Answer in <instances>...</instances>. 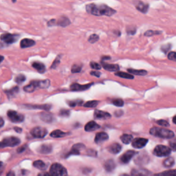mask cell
Returning a JSON list of instances; mask_svg holds the SVG:
<instances>
[{"mask_svg":"<svg viewBox=\"0 0 176 176\" xmlns=\"http://www.w3.org/2000/svg\"><path fill=\"white\" fill-rule=\"evenodd\" d=\"M86 12L94 16L112 17L116 13V10L106 4H96L91 3L86 5Z\"/></svg>","mask_w":176,"mask_h":176,"instance_id":"cell-1","label":"cell"},{"mask_svg":"<svg viewBox=\"0 0 176 176\" xmlns=\"http://www.w3.org/2000/svg\"><path fill=\"white\" fill-rule=\"evenodd\" d=\"M26 77L23 74H19L18 76H17L16 78H15V82L17 83L18 84H21L24 82L26 81Z\"/></svg>","mask_w":176,"mask_h":176,"instance_id":"cell-39","label":"cell"},{"mask_svg":"<svg viewBox=\"0 0 176 176\" xmlns=\"http://www.w3.org/2000/svg\"><path fill=\"white\" fill-rule=\"evenodd\" d=\"M151 174V172H149L148 170L143 169H133L131 171V175H147Z\"/></svg>","mask_w":176,"mask_h":176,"instance_id":"cell-27","label":"cell"},{"mask_svg":"<svg viewBox=\"0 0 176 176\" xmlns=\"http://www.w3.org/2000/svg\"><path fill=\"white\" fill-rule=\"evenodd\" d=\"M85 148V146L81 143L74 144L72 149H71V151L67 154L66 157L71 156V155H78H78H80L81 154V151L83 150V149H84Z\"/></svg>","mask_w":176,"mask_h":176,"instance_id":"cell-12","label":"cell"},{"mask_svg":"<svg viewBox=\"0 0 176 176\" xmlns=\"http://www.w3.org/2000/svg\"><path fill=\"white\" fill-rule=\"evenodd\" d=\"M19 36L20 35H17V34L4 33L1 35V40L6 44L10 45V44L15 43L19 38Z\"/></svg>","mask_w":176,"mask_h":176,"instance_id":"cell-6","label":"cell"},{"mask_svg":"<svg viewBox=\"0 0 176 176\" xmlns=\"http://www.w3.org/2000/svg\"><path fill=\"white\" fill-rule=\"evenodd\" d=\"M157 175H176V170H170L167 171L165 172H162L160 173H157Z\"/></svg>","mask_w":176,"mask_h":176,"instance_id":"cell-43","label":"cell"},{"mask_svg":"<svg viewBox=\"0 0 176 176\" xmlns=\"http://www.w3.org/2000/svg\"><path fill=\"white\" fill-rule=\"evenodd\" d=\"M112 103L116 107H123V105H124V101L120 98L114 99V101H112Z\"/></svg>","mask_w":176,"mask_h":176,"instance_id":"cell-40","label":"cell"},{"mask_svg":"<svg viewBox=\"0 0 176 176\" xmlns=\"http://www.w3.org/2000/svg\"><path fill=\"white\" fill-rule=\"evenodd\" d=\"M120 140L125 144H129L133 140V136L129 134H123L120 136Z\"/></svg>","mask_w":176,"mask_h":176,"instance_id":"cell-33","label":"cell"},{"mask_svg":"<svg viewBox=\"0 0 176 176\" xmlns=\"http://www.w3.org/2000/svg\"><path fill=\"white\" fill-rule=\"evenodd\" d=\"M90 74L93 75V76H95V77L97 78H99L100 77H101V73L100 72H94V71H92V72H90Z\"/></svg>","mask_w":176,"mask_h":176,"instance_id":"cell-54","label":"cell"},{"mask_svg":"<svg viewBox=\"0 0 176 176\" xmlns=\"http://www.w3.org/2000/svg\"><path fill=\"white\" fill-rule=\"evenodd\" d=\"M30 134L35 138H43L48 134V130L41 127H36L30 131Z\"/></svg>","mask_w":176,"mask_h":176,"instance_id":"cell-8","label":"cell"},{"mask_svg":"<svg viewBox=\"0 0 176 176\" xmlns=\"http://www.w3.org/2000/svg\"><path fill=\"white\" fill-rule=\"evenodd\" d=\"M173 123H175V124L176 125V116L175 117H173Z\"/></svg>","mask_w":176,"mask_h":176,"instance_id":"cell-60","label":"cell"},{"mask_svg":"<svg viewBox=\"0 0 176 176\" xmlns=\"http://www.w3.org/2000/svg\"><path fill=\"white\" fill-rule=\"evenodd\" d=\"M21 143L20 139H19L15 136H11V137L5 138L0 143V147L1 149H3L4 147H15L17 145H19Z\"/></svg>","mask_w":176,"mask_h":176,"instance_id":"cell-3","label":"cell"},{"mask_svg":"<svg viewBox=\"0 0 176 176\" xmlns=\"http://www.w3.org/2000/svg\"><path fill=\"white\" fill-rule=\"evenodd\" d=\"M114 114L115 116H116L118 117H119V116H121L123 114V112L122 111H120V110H119V111H116L115 113H114Z\"/></svg>","mask_w":176,"mask_h":176,"instance_id":"cell-56","label":"cell"},{"mask_svg":"<svg viewBox=\"0 0 176 176\" xmlns=\"http://www.w3.org/2000/svg\"><path fill=\"white\" fill-rule=\"evenodd\" d=\"M67 103L69 105V106L74 107L77 105H82L83 103V101L82 100H74V101H67Z\"/></svg>","mask_w":176,"mask_h":176,"instance_id":"cell-36","label":"cell"},{"mask_svg":"<svg viewBox=\"0 0 176 176\" xmlns=\"http://www.w3.org/2000/svg\"><path fill=\"white\" fill-rule=\"evenodd\" d=\"M34 85H35L36 88H41V89H46L48 88V87L50 85V81L49 80H36V81H31Z\"/></svg>","mask_w":176,"mask_h":176,"instance_id":"cell-15","label":"cell"},{"mask_svg":"<svg viewBox=\"0 0 176 176\" xmlns=\"http://www.w3.org/2000/svg\"><path fill=\"white\" fill-rule=\"evenodd\" d=\"M90 67L92 68V69L94 70H101V65H100L98 63H96V62H94V61H91L90 63Z\"/></svg>","mask_w":176,"mask_h":176,"instance_id":"cell-45","label":"cell"},{"mask_svg":"<svg viewBox=\"0 0 176 176\" xmlns=\"http://www.w3.org/2000/svg\"><path fill=\"white\" fill-rule=\"evenodd\" d=\"M94 83H90V84H85V85H80L78 83H73L72 85L70 86V90L72 91H84L88 90L90 88L91 85H93Z\"/></svg>","mask_w":176,"mask_h":176,"instance_id":"cell-13","label":"cell"},{"mask_svg":"<svg viewBox=\"0 0 176 176\" xmlns=\"http://www.w3.org/2000/svg\"><path fill=\"white\" fill-rule=\"evenodd\" d=\"M60 57H61V56H58L57 57V59L54 60V62H53V64H52V66H51L52 69H54V68H56L58 66V65L59 64V63H60Z\"/></svg>","mask_w":176,"mask_h":176,"instance_id":"cell-48","label":"cell"},{"mask_svg":"<svg viewBox=\"0 0 176 176\" xmlns=\"http://www.w3.org/2000/svg\"><path fill=\"white\" fill-rule=\"evenodd\" d=\"M134 4L136 9H137L138 11L141 12L142 13H144V14H146L147 12H148L149 5L148 4L144 3V2L140 1V0H136L133 2Z\"/></svg>","mask_w":176,"mask_h":176,"instance_id":"cell-11","label":"cell"},{"mask_svg":"<svg viewBox=\"0 0 176 176\" xmlns=\"http://www.w3.org/2000/svg\"><path fill=\"white\" fill-rule=\"evenodd\" d=\"M19 87L17 86V87H13V88L10 89V90L5 91V92H6V94H7L9 98H12V97H13L15 95H16V94L19 92Z\"/></svg>","mask_w":176,"mask_h":176,"instance_id":"cell-30","label":"cell"},{"mask_svg":"<svg viewBox=\"0 0 176 176\" xmlns=\"http://www.w3.org/2000/svg\"><path fill=\"white\" fill-rule=\"evenodd\" d=\"M33 167L36 168V169H39L40 170H46L47 166L46 163L42 161V160H36L33 162Z\"/></svg>","mask_w":176,"mask_h":176,"instance_id":"cell-28","label":"cell"},{"mask_svg":"<svg viewBox=\"0 0 176 176\" xmlns=\"http://www.w3.org/2000/svg\"><path fill=\"white\" fill-rule=\"evenodd\" d=\"M33 67L35 68L36 70H37L39 73H44L46 72V66L43 64L41 62L35 61L32 64Z\"/></svg>","mask_w":176,"mask_h":176,"instance_id":"cell-25","label":"cell"},{"mask_svg":"<svg viewBox=\"0 0 176 176\" xmlns=\"http://www.w3.org/2000/svg\"><path fill=\"white\" fill-rule=\"evenodd\" d=\"M59 114L60 116H61V117H69V116L70 114V110H68V109H61V110H60Z\"/></svg>","mask_w":176,"mask_h":176,"instance_id":"cell-42","label":"cell"},{"mask_svg":"<svg viewBox=\"0 0 176 176\" xmlns=\"http://www.w3.org/2000/svg\"><path fill=\"white\" fill-rule=\"evenodd\" d=\"M171 153V149L161 144L156 146L153 151L154 156L157 157H166L169 156Z\"/></svg>","mask_w":176,"mask_h":176,"instance_id":"cell-5","label":"cell"},{"mask_svg":"<svg viewBox=\"0 0 176 176\" xmlns=\"http://www.w3.org/2000/svg\"><path fill=\"white\" fill-rule=\"evenodd\" d=\"M94 116L96 119L107 120L111 118V115L108 112L101 111V110H95L94 113Z\"/></svg>","mask_w":176,"mask_h":176,"instance_id":"cell-14","label":"cell"},{"mask_svg":"<svg viewBox=\"0 0 176 176\" xmlns=\"http://www.w3.org/2000/svg\"><path fill=\"white\" fill-rule=\"evenodd\" d=\"M136 28H129L128 27L127 29V32L128 34H130V35H134L136 33Z\"/></svg>","mask_w":176,"mask_h":176,"instance_id":"cell-51","label":"cell"},{"mask_svg":"<svg viewBox=\"0 0 176 176\" xmlns=\"http://www.w3.org/2000/svg\"><path fill=\"white\" fill-rule=\"evenodd\" d=\"M122 147L120 144L115 143L111 144L108 147V151L113 154H117L121 151Z\"/></svg>","mask_w":176,"mask_h":176,"instance_id":"cell-23","label":"cell"},{"mask_svg":"<svg viewBox=\"0 0 176 176\" xmlns=\"http://www.w3.org/2000/svg\"><path fill=\"white\" fill-rule=\"evenodd\" d=\"M26 107L29 109H41L46 111H49L51 109L52 106L50 105L46 104V105H26Z\"/></svg>","mask_w":176,"mask_h":176,"instance_id":"cell-24","label":"cell"},{"mask_svg":"<svg viewBox=\"0 0 176 176\" xmlns=\"http://www.w3.org/2000/svg\"><path fill=\"white\" fill-rule=\"evenodd\" d=\"M174 164H175V160L172 157H169L168 158L165 159L163 162L164 167L167 168L172 167Z\"/></svg>","mask_w":176,"mask_h":176,"instance_id":"cell-32","label":"cell"},{"mask_svg":"<svg viewBox=\"0 0 176 176\" xmlns=\"http://www.w3.org/2000/svg\"><path fill=\"white\" fill-rule=\"evenodd\" d=\"M136 154H137V152L133 150H129L127 152H125V153L120 157V162L123 164H127L131 161V160L133 158Z\"/></svg>","mask_w":176,"mask_h":176,"instance_id":"cell-9","label":"cell"},{"mask_svg":"<svg viewBox=\"0 0 176 176\" xmlns=\"http://www.w3.org/2000/svg\"><path fill=\"white\" fill-rule=\"evenodd\" d=\"M40 119L43 120V122L50 123L53 121V117L52 116L49 114V113L46 112H41L40 114Z\"/></svg>","mask_w":176,"mask_h":176,"instance_id":"cell-26","label":"cell"},{"mask_svg":"<svg viewBox=\"0 0 176 176\" xmlns=\"http://www.w3.org/2000/svg\"><path fill=\"white\" fill-rule=\"evenodd\" d=\"M57 26V20L55 19H52L51 20H50L48 22V26L49 27H52V26Z\"/></svg>","mask_w":176,"mask_h":176,"instance_id":"cell-52","label":"cell"},{"mask_svg":"<svg viewBox=\"0 0 176 176\" xmlns=\"http://www.w3.org/2000/svg\"><path fill=\"white\" fill-rule=\"evenodd\" d=\"M36 87L35 85H34V84L30 82V83L28 85H26L24 88H23V90H24L26 92H28V93H31V92H33L34 91L36 90Z\"/></svg>","mask_w":176,"mask_h":176,"instance_id":"cell-35","label":"cell"},{"mask_svg":"<svg viewBox=\"0 0 176 176\" xmlns=\"http://www.w3.org/2000/svg\"><path fill=\"white\" fill-rule=\"evenodd\" d=\"M116 168V163L112 159H109L105 162L104 169L107 172H112Z\"/></svg>","mask_w":176,"mask_h":176,"instance_id":"cell-22","label":"cell"},{"mask_svg":"<svg viewBox=\"0 0 176 176\" xmlns=\"http://www.w3.org/2000/svg\"><path fill=\"white\" fill-rule=\"evenodd\" d=\"M3 60H4V57L2 56V61H1V62L3 61Z\"/></svg>","mask_w":176,"mask_h":176,"instance_id":"cell-61","label":"cell"},{"mask_svg":"<svg viewBox=\"0 0 176 176\" xmlns=\"http://www.w3.org/2000/svg\"><path fill=\"white\" fill-rule=\"evenodd\" d=\"M26 148H27V145H23L22 147H19L17 149V153H19V154L22 153V152H23L26 150Z\"/></svg>","mask_w":176,"mask_h":176,"instance_id":"cell-53","label":"cell"},{"mask_svg":"<svg viewBox=\"0 0 176 176\" xmlns=\"http://www.w3.org/2000/svg\"><path fill=\"white\" fill-rule=\"evenodd\" d=\"M102 65L105 70L109 71V72H117L120 70L119 65L117 64H109L102 61Z\"/></svg>","mask_w":176,"mask_h":176,"instance_id":"cell-18","label":"cell"},{"mask_svg":"<svg viewBox=\"0 0 176 176\" xmlns=\"http://www.w3.org/2000/svg\"><path fill=\"white\" fill-rule=\"evenodd\" d=\"M98 101H90L88 102H86L85 104L83 105V106L85 107H95L98 104Z\"/></svg>","mask_w":176,"mask_h":176,"instance_id":"cell-37","label":"cell"},{"mask_svg":"<svg viewBox=\"0 0 176 176\" xmlns=\"http://www.w3.org/2000/svg\"><path fill=\"white\" fill-rule=\"evenodd\" d=\"M159 34H161V32H160V31H154V30H149L144 33V36H151L154 35H159Z\"/></svg>","mask_w":176,"mask_h":176,"instance_id":"cell-41","label":"cell"},{"mask_svg":"<svg viewBox=\"0 0 176 176\" xmlns=\"http://www.w3.org/2000/svg\"><path fill=\"white\" fill-rule=\"evenodd\" d=\"M149 133L152 136L161 138H173L175 136L171 130L160 127H152L149 131Z\"/></svg>","mask_w":176,"mask_h":176,"instance_id":"cell-2","label":"cell"},{"mask_svg":"<svg viewBox=\"0 0 176 176\" xmlns=\"http://www.w3.org/2000/svg\"><path fill=\"white\" fill-rule=\"evenodd\" d=\"M168 59L171 61H176V52H170L168 54Z\"/></svg>","mask_w":176,"mask_h":176,"instance_id":"cell-47","label":"cell"},{"mask_svg":"<svg viewBox=\"0 0 176 176\" xmlns=\"http://www.w3.org/2000/svg\"><path fill=\"white\" fill-rule=\"evenodd\" d=\"M7 116L12 123H22L25 119L24 116L23 114H21L16 111H14V110H9V111H8Z\"/></svg>","mask_w":176,"mask_h":176,"instance_id":"cell-7","label":"cell"},{"mask_svg":"<svg viewBox=\"0 0 176 176\" xmlns=\"http://www.w3.org/2000/svg\"><path fill=\"white\" fill-rule=\"evenodd\" d=\"M7 175H8V176H9V175L14 176V175H15V173H13V172H12V171H10V172H9V173H7Z\"/></svg>","mask_w":176,"mask_h":176,"instance_id":"cell-58","label":"cell"},{"mask_svg":"<svg viewBox=\"0 0 176 176\" xmlns=\"http://www.w3.org/2000/svg\"><path fill=\"white\" fill-rule=\"evenodd\" d=\"M71 23L70 20L69 19V18L65 17V16H62L59 18V19L57 20V26H61V27L65 28L66 26H68Z\"/></svg>","mask_w":176,"mask_h":176,"instance_id":"cell-20","label":"cell"},{"mask_svg":"<svg viewBox=\"0 0 176 176\" xmlns=\"http://www.w3.org/2000/svg\"><path fill=\"white\" fill-rule=\"evenodd\" d=\"M109 139V136L105 132H99L96 133L94 141L96 144H102Z\"/></svg>","mask_w":176,"mask_h":176,"instance_id":"cell-16","label":"cell"},{"mask_svg":"<svg viewBox=\"0 0 176 176\" xmlns=\"http://www.w3.org/2000/svg\"><path fill=\"white\" fill-rule=\"evenodd\" d=\"M66 135H67L66 133H65V132H64V131H62L59 129L54 130L50 133L51 137L54 138H62V137H64V136H65Z\"/></svg>","mask_w":176,"mask_h":176,"instance_id":"cell-29","label":"cell"},{"mask_svg":"<svg viewBox=\"0 0 176 176\" xmlns=\"http://www.w3.org/2000/svg\"><path fill=\"white\" fill-rule=\"evenodd\" d=\"M87 154H88V156H97V152L95 150H93V149H89V150L87 151Z\"/></svg>","mask_w":176,"mask_h":176,"instance_id":"cell-50","label":"cell"},{"mask_svg":"<svg viewBox=\"0 0 176 176\" xmlns=\"http://www.w3.org/2000/svg\"><path fill=\"white\" fill-rule=\"evenodd\" d=\"M81 69H82V67H81V65H74L72 67V69H71V72H72V73H78V72H81Z\"/></svg>","mask_w":176,"mask_h":176,"instance_id":"cell-44","label":"cell"},{"mask_svg":"<svg viewBox=\"0 0 176 176\" xmlns=\"http://www.w3.org/2000/svg\"><path fill=\"white\" fill-rule=\"evenodd\" d=\"M35 41L33 40V39H23L21 41L20 43V46L22 48H30V47H32L33 46H35Z\"/></svg>","mask_w":176,"mask_h":176,"instance_id":"cell-21","label":"cell"},{"mask_svg":"<svg viewBox=\"0 0 176 176\" xmlns=\"http://www.w3.org/2000/svg\"><path fill=\"white\" fill-rule=\"evenodd\" d=\"M148 139L143 138H136L132 140L133 147L136 149H142L146 146L148 143Z\"/></svg>","mask_w":176,"mask_h":176,"instance_id":"cell-10","label":"cell"},{"mask_svg":"<svg viewBox=\"0 0 176 176\" xmlns=\"http://www.w3.org/2000/svg\"><path fill=\"white\" fill-rule=\"evenodd\" d=\"M101 127V126H100L98 124H97V123L95 121H90L87 123L85 126V130L86 131H88V132H91V131H96L97 129H98Z\"/></svg>","mask_w":176,"mask_h":176,"instance_id":"cell-17","label":"cell"},{"mask_svg":"<svg viewBox=\"0 0 176 176\" xmlns=\"http://www.w3.org/2000/svg\"><path fill=\"white\" fill-rule=\"evenodd\" d=\"M14 129H15V131H16L17 133H21L22 131V129L19 128V127H15Z\"/></svg>","mask_w":176,"mask_h":176,"instance_id":"cell-57","label":"cell"},{"mask_svg":"<svg viewBox=\"0 0 176 176\" xmlns=\"http://www.w3.org/2000/svg\"><path fill=\"white\" fill-rule=\"evenodd\" d=\"M171 48L170 45H166L162 47V50L164 51V52H166L167 50H169V49Z\"/></svg>","mask_w":176,"mask_h":176,"instance_id":"cell-55","label":"cell"},{"mask_svg":"<svg viewBox=\"0 0 176 176\" xmlns=\"http://www.w3.org/2000/svg\"><path fill=\"white\" fill-rule=\"evenodd\" d=\"M116 76H118L120 78H127V79H133V76L131 74V73H127V72H118L115 73Z\"/></svg>","mask_w":176,"mask_h":176,"instance_id":"cell-31","label":"cell"},{"mask_svg":"<svg viewBox=\"0 0 176 176\" xmlns=\"http://www.w3.org/2000/svg\"><path fill=\"white\" fill-rule=\"evenodd\" d=\"M156 123L157 125L162 126V127H169V126L170 125L169 122H167V120H157V121H156Z\"/></svg>","mask_w":176,"mask_h":176,"instance_id":"cell-46","label":"cell"},{"mask_svg":"<svg viewBox=\"0 0 176 176\" xmlns=\"http://www.w3.org/2000/svg\"><path fill=\"white\" fill-rule=\"evenodd\" d=\"M169 145L172 150L176 151V138L173 139L169 142Z\"/></svg>","mask_w":176,"mask_h":176,"instance_id":"cell-49","label":"cell"},{"mask_svg":"<svg viewBox=\"0 0 176 176\" xmlns=\"http://www.w3.org/2000/svg\"><path fill=\"white\" fill-rule=\"evenodd\" d=\"M99 40V36L96 34H93L90 36V37L88 39V41L90 42V43H96Z\"/></svg>","mask_w":176,"mask_h":176,"instance_id":"cell-38","label":"cell"},{"mask_svg":"<svg viewBox=\"0 0 176 176\" xmlns=\"http://www.w3.org/2000/svg\"><path fill=\"white\" fill-rule=\"evenodd\" d=\"M51 175H67V171L65 168L59 163H54L52 164L50 169Z\"/></svg>","mask_w":176,"mask_h":176,"instance_id":"cell-4","label":"cell"},{"mask_svg":"<svg viewBox=\"0 0 176 176\" xmlns=\"http://www.w3.org/2000/svg\"><path fill=\"white\" fill-rule=\"evenodd\" d=\"M37 151L41 154H49L52 151V147L50 144H44L39 147Z\"/></svg>","mask_w":176,"mask_h":176,"instance_id":"cell-19","label":"cell"},{"mask_svg":"<svg viewBox=\"0 0 176 176\" xmlns=\"http://www.w3.org/2000/svg\"><path fill=\"white\" fill-rule=\"evenodd\" d=\"M127 71L131 74L138 75V76H144L147 74V72L146 70H134V69H128Z\"/></svg>","mask_w":176,"mask_h":176,"instance_id":"cell-34","label":"cell"},{"mask_svg":"<svg viewBox=\"0 0 176 176\" xmlns=\"http://www.w3.org/2000/svg\"><path fill=\"white\" fill-rule=\"evenodd\" d=\"M4 121L3 119L2 118V119H1V125H0V126H1V127H2L4 126Z\"/></svg>","mask_w":176,"mask_h":176,"instance_id":"cell-59","label":"cell"}]
</instances>
